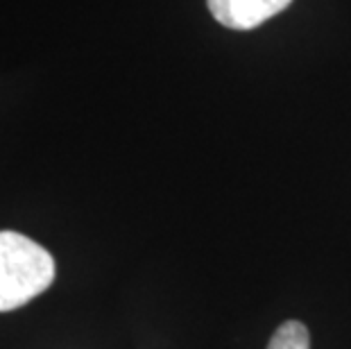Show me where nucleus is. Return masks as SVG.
<instances>
[{"label":"nucleus","instance_id":"nucleus-1","mask_svg":"<svg viewBox=\"0 0 351 349\" xmlns=\"http://www.w3.org/2000/svg\"><path fill=\"white\" fill-rule=\"evenodd\" d=\"M52 254L19 232H0V313L25 306L55 281Z\"/></svg>","mask_w":351,"mask_h":349},{"label":"nucleus","instance_id":"nucleus-2","mask_svg":"<svg viewBox=\"0 0 351 349\" xmlns=\"http://www.w3.org/2000/svg\"><path fill=\"white\" fill-rule=\"evenodd\" d=\"M213 19L231 29H254L283 12L293 0H206Z\"/></svg>","mask_w":351,"mask_h":349},{"label":"nucleus","instance_id":"nucleus-3","mask_svg":"<svg viewBox=\"0 0 351 349\" xmlns=\"http://www.w3.org/2000/svg\"><path fill=\"white\" fill-rule=\"evenodd\" d=\"M267 349H311V333L306 324L288 320L272 333Z\"/></svg>","mask_w":351,"mask_h":349}]
</instances>
